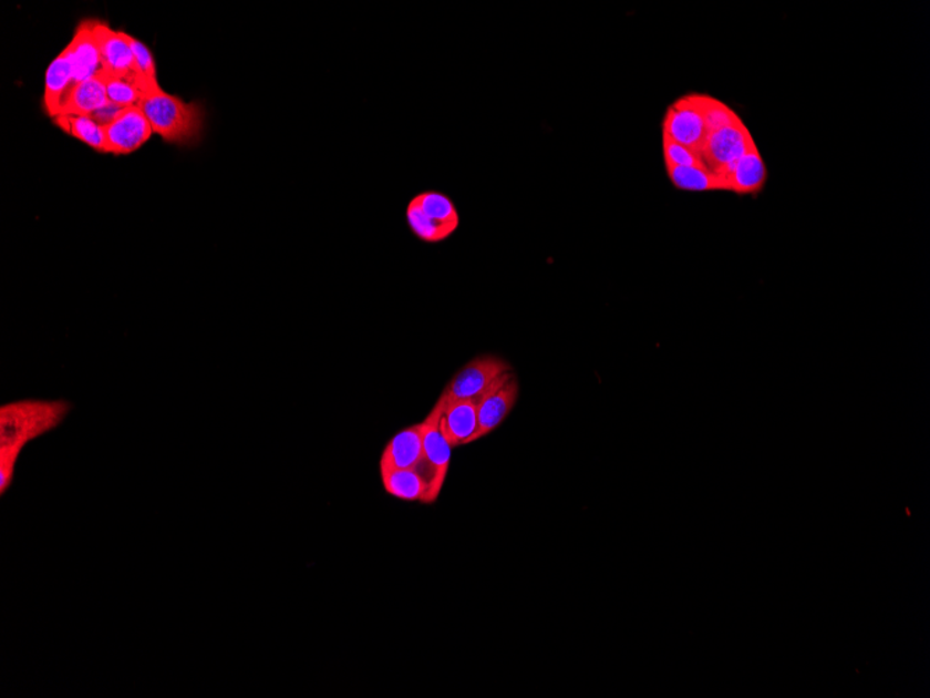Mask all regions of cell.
I'll return each instance as SVG.
<instances>
[{
  "label": "cell",
  "instance_id": "cell-22",
  "mask_svg": "<svg viewBox=\"0 0 930 698\" xmlns=\"http://www.w3.org/2000/svg\"><path fill=\"white\" fill-rule=\"evenodd\" d=\"M698 107L704 116L707 132L713 133L716 130L730 126V124L737 123L741 117L732 107H728L723 102L712 99L710 95L694 94Z\"/></svg>",
  "mask_w": 930,
  "mask_h": 698
},
{
  "label": "cell",
  "instance_id": "cell-25",
  "mask_svg": "<svg viewBox=\"0 0 930 698\" xmlns=\"http://www.w3.org/2000/svg\"><path fill=\"white\" fill-rule=\"evenodd\" d=\"M126 110L121 105L113 104V102H107L106 105L102 106L101 110L92 113L90 117L94 119L96 123H100L102 127L110 126L111 123L115 122L118 116Z\"/></svg>",
  "mask_w": 930,
  "mask_h": 698
},
{
  "label": "cell",
  "instance_id": "cell-18",
  "mask_svg": "<svg viewBox=\"0 0 930 698\" xmlns=\"http://www.w3.org/2000/svg\"><path fill=\"white\" fill-rule=\"evenodd\" d=\"M668 176L675 188L690 193L724 192V184L715 173L700 167L666 165Z\"/></svg>",
  "mask_w": 930,
  "mask_h": 698
},
{
  "label": "cell",
  "instance_id": "cell-10",
  "mask_svg": "<svg viewBox=\"0 0 930 698\" xmlns=\"http://www.w3.org/2000/svg\"><path fill=\"white\" fill-rule=\"evenodd\" d=\"M66 51L72 59L75 85L100 78L102 62L100 43L95 35V19L80 21Z\"/></svg>",
  "mask_w": 930,
  "mask_h": 698
},
{
  "label": "cell",
  "instance_id": "cell-9",
  "mask_svg": "<svg viewBox=\"0 0 930 698\" xmlns=\"http://www.w3.org/2000/svg\"><path fill=\"white\" fill-rule=\"evenodd\" d=\"M95 35L101 51L100 78L134 75V58L126 40V32L112 30L105 21L95 19Z\"/></svg>",
  "mask_w": 930,
  "mask_h": 698
},
{
  "label": "cell",
  "instance_id": "cell-5",
  "mask_svg": "<svg viewBox=\"0 0 930 698\" xmlns=\"http://www.w3.org/2000/svg\"><path fill=\"white\" fill-rule=\"evenodd\" d=\"M663 134L698 154L702 153L710 132L694 94L683 96L669 107L663 121Z\"/></svg>",
  "mask_w": 930,
  "mask_h": 698
},
{
  "label": "cell",
  "instance_id": "cell-23",
  "mask_svg": "<svg viewBox=\"0 0 930 698\" xmlns=\"http://www.w3.org/2000/svg\"><path fill=\"white\" fill-rule=\"evenodd\" d=\"M104 80L107 100L123 107L138 106L144 100L135 75L130 78H101Z\"/></svg>",
  "mask_w": 930,
  "mask_h": 698
},
{
  "label": "cell",
  "instance_id": "cell-1",
  "mask_svg": "<svg viewBox=\"0 0 930 698\" xmlns=\"http://www.w3.org/2000/svg\"><path fill=\"white\" fill-rule=\"evenodd\" d=\"M72 409L73 404L64 399H23L0 408V495L12 486L24 448L56 430Z\"/></svg>",
  "mask_w": 930,
  "mask_h": 698
},
{
  "label": "cell",
  "instance_id": "cell-19",
  "mask_svg": "<svg viewBox=\"0 0 930 698\" xmlns=\"http://www.w3.org/2000/svg\"><path fill=\"white\" fill-rule=\"evenodd\" d=\"M410 203L414 204L421 213L428 216V218L436 222V224L452 227L454 230L458 229L459 215L456 204H454L453 199L447 197L446 194L432 191L423 192L416 194Z\"/></svg>",
  "mask_w": 930,
  "mask_h": 698
},
{
  "label": "cell",
  "instance_id": "cell-2",
  "mask_svg": "<svg viewBox=\"0 0 930 698\" xmlns=\"http://www.w3.org/2000/svg\"><path fill=\"white\" fill-rule=\"evenodd\" d=\"M138 106L147 116L154 134L166 143L190 145L202 140L205 110L199 102H184L161 89L145 96Z\"/></svg>",
  "mask_w": 930,
  "mask_h": 698
},
{
  "label": "cell",
  "instance_id": "cell-21",
  "mask_svg": "<svg viewBox=\"0 0 930 698\" xmlns=\"http://www.w3.org/2000/svg\"><path fill=\"white\" fill-rule=\"evenodd\" d=\"M405 220H407L410 230L414 233L415 237H418L421 242L431 243V245L445 242L456 233L452 227L436 224L411 203L405 209Z\"/></svg>",
  "mask_w": 930,
  "mask_h": 698
},
{
  "label": "cell",
  "instance_id": "cell-11",
  "mask_svg": "<svg viewBox=\"0 0 930 698\" xmlns=\"http://www.w3.org/2000/svg\"><path fill=\"white\" fill-rule=\"evenodd\" d=\"M478 427L477 399L452 400V402L445 400L441 429L452 448L477 441Z\"/></svg>",
  "mask_w": 930,
  "mask_h": 698
},
{
  "label": "cell",
  "instance_id": "cell-4",
  "mask_svg": "<svg viewBox=\"0 0 930 698\" xmlns=\"http://www.w3.org/2000/svg\"><path fill=\"white\" fill-rule=\"evenodd\" d=\"M512 371V366L499 357L480 356L458 371L451 383L443 391L446 402L452 400L478 399L499 380L503 374Z\"/></svg>",
  "mask_w": 930,
  "mask_h": 698
},
{
  "label": "cell",
  "instance_id": "cell-8",
  "mask_svg": "<svg viewBox=\"0 0 930 698\" xmlns=\"http://www.w3.org/2000/svg\"><path fill=\"white\" fill-rule=\"evenodd\" d=\"M153 134V127L142 107H126L115 122L105 127L106 154H133L147 144Z\"/></svg>",
  "mask_w": 930,
  "mask_h": 698
},
{
  "label": "cell",
  "instance_id": "cell-15",
  "mask_svg": "<svg viewBox=\"0 0 930 698\" xmlns=\"http://www.w3.org/2000/svg\"><path fill=\"white\" fill-rule=\"evenodd\" d=\"M420 469L381 472L388 494L403 501L431 503V479Z\"/></svg>",
  "mask_w": 930,
  "mask_h": 698
},
{
  "label": "cell",
  "instance_id": "cell-20",
  "mask_svg": "<svg viewBox=\"0 0 930 698\" xmlns=\"http://www.w3.org/2000/svg\"><path fill=\"white\" fill-rule=\"evenodd\" d=\"M126 40L130 50L134 58V75L137 80L138 89L142 90L145 96L153 94V92L161 90L158 83V73H156V63L153 52L145 45L144 42L137 40L126 32Z\"/></svg>",
  "mask_w": 930,
  "mask_h": 698
},
{
  "label": "cell",
  "instance_id": "cell-24",
  "mask_svg": "<svg viewBox=\"0 0 930 698\" xmlns=\"http://www.w3.org/2000/svg\"><path fill=\"white\" fill-rule=\"evenodd\" d=\"M663 155L664 164L666 165L700 167V170H707L705 161L702 160L701 154L684 147V145L673 142L672 138H669L668 135L664 134Z\"/></svg>",
  "mask_w": 930,
  "mask_h": 698
},
{
  "label": "cell",
  "instance_id": "cell-17",
  "mask_svg": "<svg viewBox=\"0 0 930 698\" xmlns=\"http://www.w3.org/2000/svg\"><path fill=\"white\" fill-rule=\"evenodd\" d=\"M63 133L89 145L96 153L106 154L105 127L90 116L61 115L52 119Z\"/></svg>",
  "mask_w": 930,
  "mask_h": 698
},
{
  "label": "cell",
  "instance_id": "cell-14",
  "mask_svg": "<svg viewBox=\"0 0 930 698\" xmlns=\"http://www.w3.org/2000/svg\"><path fill=\"white\" fill-rule=\"evenodd\" d=\"M767 181V170L758 148L740 158L733 170L722 178L724 192H733L737 196H758L764 191Z\"/></svg>",
  "mask_w": 930,
  "mask_h": 698
},
{
  "label": "cell",
  "instance_id": "cell-3",
  "mask_svg": "<svg viewBox=\"0 0 930 698\" xmlns=\"http://www.w3.org/2000/svg\"><path fill=\"white\" fill-rule=\"evenodd\" d=\"M755 148L758 147L753 135L744 122L738 121L707 135L701 156L707 170L715 173L722 181L740 158Z\"/></svg>",
  "mask_w": 930,
  "mask_h": 698
},
{
  "label": "cell",
  "instance_id": "cell-7",
  "mask_svg": "<svg viewBox=\"0 0 930 698\" xmlns=\"http://www.w3.org/2000/svg\"><path fill=\"white\" fill-rule=\"evenodd\" d=\"M518 393H520V387H518L517 378L510 371L503 374L483 397L477 399L479 425L477 441L499 429V425L515 408Z\"/></svg>",
  "mask_w": 930,
  "mask_h": 698
},
{
  "label": "cell",
  "instance_id": "cell-13",
  "mask_svg": "<svg viewBox=\"0 0 930 698\" xmlns=\"http://www.w3.org/2000/svg\"><path fill=\"white\" fill-rule=\"evenodd\" d=\"M424 463V425L421 423L400 431L388 443L381 459V472L420 469Z\"/></svg>",
  "mask_w": 930,
  "mask_h": 698
},
{
  "label": "cell",
  "instance_id": "cell-12",
  "mask_svg": "<svg viewBox=\"0 0 930 698\" xmlns=\"http://www.w3.org/2000/svg\"><path fill=\"white\" fill-rule=\"evenodd\" d=\"M74 70L66 48L53 59L45 75L42 106L46 115L55 119L63 115L70 95L74 90Z\"/></svg>",
  "mask_w": 930,
  "mask_h": 698
},
{
  "label": "cell",
  "instance_id": "cell-16",
  "mask_svg": "<svg viewBox=\"0 0 930 698\" xmlns=\"http://www.w3.org/2000/svg\"><path fill=\"white\" fill-rule=\"evenodd\" d=\"M107 102L110 100H107L104 80L101 78L85 80L74 86L63 115L91 116Z\"/></svg>",
  "mask_w": 930,
  "mask_h": 698
},
{
  "label": "cell",
  "instance_id": "cell-6",
  "mask_svg": "<svg viewBox=\"0 0 930 698\" xmlns=\"http://www.w3.org/2000/svg\"><path fill=\"white\" fill-rule=\"evenodd\" d=\"M443 406H445V399L441 397L423 423L425 464L428 465L432 474L431 503H434L441 494L452 459L453 448L441 429Z\"/></svg>",
  "mask_w": 930,
  "mask_h": 698
}]
</instances>
